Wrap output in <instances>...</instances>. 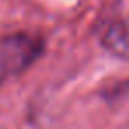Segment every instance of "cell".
<instances>
[{
  "label": "cell",
  "instance_id": "1",
  "mask_svg": "<svg viewBox=\"0 0 129 129\" xmlns=\"http://www.w3.org/2000/svg\"><path fill=\"white\" fill-rule=\"evenodd\" d=\"M43 43L27 34H13L0 39V85L28 69L41 55Z\"/></svg>",
  "mask_w": 129,
  "mask_h": 129
},
{
  "label": "cell",
  "instance_id": "2",
  "mask_svg": "<svg viewBox=\"0 0 129 129\" xmlns=\"http://www.w3.org/2000/svg\"><path fill=\"white\" fill-rule=\"evenodd\" d=\"M103 46L120 57L129 60V11L113 16L103 30Z\"/></svg>",
  "mask_w": 129,
  "mask_h": 129
}]
</instances>
